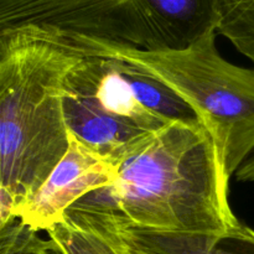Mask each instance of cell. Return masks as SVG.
Segmentation results:
<instances>
[{
  "mask_svg": "<svg viewBox=\"0 0 254 254\" xmlns=\"http://www.w3.org/2000/svg\"><path fill=\"white\" fill-rule=\"evenodd\" d=\"M117 170L114 183L72 207L154 232L222 235L241 222L231 208V178L202 124L165 127Z\"/></svg>",
  "mask_w": 254,
  "mask_h": 254,
  "instance_id": "obj_2",
  "label": "cell"
},
{
  "mask_svg": "<svg viewBox=\"0 0 254 254\" xmlns=\"http://www.w3.org/2000/svg\"><path fill=\"white\" fill-rule=\"evenodd\" d=\"M93 213L129 245L153 254H254V230L243 222L222 235L168 233L134 228L113 213Z\"/></svg>",
  "mask_w": 254,
  "mask_h": 254,
  "instance_id": "obj_8",
  "label": "cell"
},
{
  "mask_svg": "<svg viewBox=\"0 0 254 254\" xmlns=\"http://www.w3.org/2000/svg\"><path fill=\"white\" fill-rule=\"evenodd\" d=\"M129 0H0V30L34 25L127 45Z\"/></svg>",
  "mask_w": 254,
  "mask_h": 254,
  "instance_id": "obj_5",
  "label": "cell"
},
{
  "mask_svg": "<svg viewBox=\"0 0 254 254\" xmlns=\"http://www.w3.org/2000/svg\"><path fill=\"white\" fill-rule=\"evenodd\" d=\"M68 35L86 56L122 60L175 92L212 136L230 178L254 153V69L231 64L220 54L217 31L176 51H146Z\"/></svg>",
  "mask_w": 254,
  "mask_h": 254,
  "instance_id": "obj_3",
  "label": "cell"
},
{
  "mask_svg": "<svg viewBox=\"0 0 254 254\" xmlns=\"http://www.w3.org/2000/svg\"><path fill=\"white\" fill-rule=\"evenodd\" d=\"M64 116L68 133L116 168L138 153L156 134L102 113L81 97L66 91L64 86Z\"/></svg>",
  "mask_w": 254,
  "mask_h": 254,
  "instance_id": "obj_7",
  "label": "cell"
},
{
  "mask_svg": "<svg viewBox=\"0 0 254 254\" xmlns=\"http://www.w3.org/2000/svg\"><path fill=\"white\" fill-rule=\"evenodd\" d=\"M235 178L238 183L254 184V153L240 166Z\"/></svg>",
  "mask_w": 254,
  "mask_h": 254,
  "instance_id": "obj_12",
  "label": "cell"
},
{
  "mask_svg": "<svg viewBox=\"0 0 254 254\" xmlns=\"http://www.w3.org/2000/svg\"><path fill=\"white\" fill-rule=\"evenodd\" d=\"M64 254H131L127 243L96 213L71 207L46 232Z\"/></svg>",
  "mask_w": 254,
  "mask_h": 254,
  "instance_id": "obj_9",
  "label": "cell"
},
{
  "mask_svg": "<svg viewBox=\"0 0 254 254\" xmlns=\"http://www.w3.org/2000/svg\"><path fill=\"white\" fill-rule=\"evenodd\" d=\"M217 34L254 64V0H216Z\"/></svg>",
  "mask_w": 254,
  "mask_h": 254,
  "instance_id": "obj_10",
  "label": "cell"
},
{
  "mask_svg": "<svg viewBox=\"0 0 254 254\" xmlns=\"http://www.w3.org/2000/svg\"><path fill=\"white\" fill-rule=\"evenodd\" d=\"M54 246L51 238H41L17 217L0 226V254H50Z\"/></svg>",
  "mask_w": 254,
  "mask_h": 254,
  "instance_id": "obj_11",
  "label": "cell"
},
{
  "mask_svg": "<svg viewBox=\"0 0 254 254\" xmlns=\"http://www.w3.org/2000/svg\"><path fill=\"white\" fill-rule=\"evenodd\" d=\"M84 57L51 27L0 30V226L16 218L68 149L64 79Z\"/></svg>",
  "mask_w": 254,
  "mask_h": 254,
  "instance_id": "obj_1",
  "label": "cell"
},
{
  "mask_svg": "<svg viewBox=\"0 0 254 254\" xmlns=\"http://www.w3.org/2000/svg\"><path fill=\"white\" fill-rule=\"evenodd\" d=\"M50 254H64L61 252V251H60V248L57 247V245L56 243H55V246H54V248H52V251H51V253Z\"/></svg>",
  "mask_w": 254,
  "mask_h": 254,
  "instance_id": "obj_13",
  "label": "cell"
},
{
  "mask_svg": "<svg viewBox=\"0 0 254 254\" xmlns=\"http://www.w3.org/2000/svg\"><path fill=\"white\" fill-rule=\"evenodd\" d=\"M117 175L116 166L69 134L64 156L36 192L19 206L15 217L36 232H47L64 220L69 207L87 193L111 185Z\"/></svg>",
  "mask_w": 254,
  "mask_h": 254,
  "instance_id": "obj_4",
  "label": "cell"
},
{
  "mask_svg": "<svg viewBox=\"0 0 254 254\" xmlns=\"http://www.w3.org/2000/svg\"><path fill=\"white\" fill-rule=\"evenodd\" d=\"M216 0H129L127 45L146 51L188 49L217 31Z\"/></svg>",
  "mask_w": 254,
  "mask_h": 254,
  "instance_id": "obj_6",
  "label": "cell"
}]
</instances>
